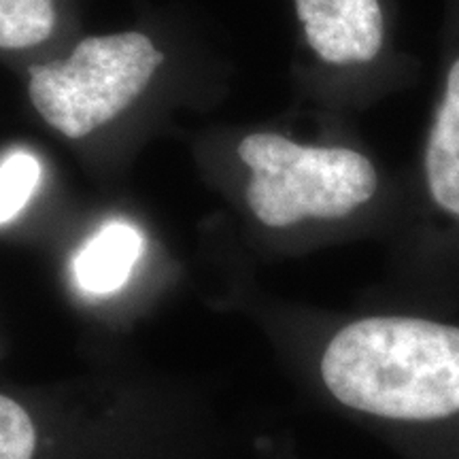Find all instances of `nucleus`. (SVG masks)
I'll return each instance as SVG.
<instances>
[{
	"mask_svg": "<svg viewBox=\"0 0 459 459\" xmlns=\"http://www.w3.org/2000/svg\"><path fill=\"white\" fill-rule=\"evenodd\" d=\"M238 158L251 172L249 211L273 232L377 217L395 230L404 213L406 181L389 179L359 147L255 132L240 141Z\"/></svg>",
	"mask_w": 459,
	"mask_h": 459,
	"instance_id": "7ed1b4c3",
	"label": "nucleus"
},
{
	"mask_svg": "<svg viewBox=\"0 0 459 459\" xmlns=\"http://www.w3.org/2000/svg\"><path fill=\"white\" fill-rule=\"evenodd\" d=\"M394 238L387 308L459 317V0H445L432 111Z\"/></svg>",
	"mask_w": 459,
	"mask_h": 459,
	"instance_id": "f03ea898",
	"label": "nucleus"
},
{
	"mask_svg": "<svg viewBox=\"0 0 459 459\" xmlns=\"http://www.w3.org/2000/svg\"><path fill=\"white\" fill-rule=\"evenodd\" d=\"M143 247H145L143 234L132 223H107L74 257V281L85 294H115L130 281Z\"/></svg>",
	"mask_w": 459,
	"mask_h": 459,
	"instance_id": "423d86ee",
	"label": "nucleus"
},
{
	"mask_svg": "<svg viewBox=\"0 0 459 459\" xmlns=\"http://www.w3.org/2000/svg\"><path fill=\"white\" fill-rule=\"evenodd\" d=\"M41 162L30 152H13L0 160V226L13 221L41 181Z\"/></svg>",
	"mask_w": 459,
	"mask_h": 459,
	"instance_id": "6e6552de",
	"label": "nucleus"
},
{
	"mask_svg": "<svg viewBox=\"0 0 459 459\" xmlns=\"http://www.w3.org/2000/svg\"><path fill=\"white\" fill-rule=\"evenodd\" d=\"M317 387L404 459H459V319L385 308L315 334Z\"/></svg>",
	"mask_w": 459,
	"mask_h": 459,
	"instance_id": "f257e3e1",
	"label": "nucleus"
},
{
	"mask_svg": "<svg viewBox=\"0 0 459 459\" xmlns=\"http://www.w3.org/2000/svg\"><path fill=\"white\" fill-rule=\"evenodd\" d=\"M54 0H0V49H28L56 28Z\"/></svg>",
	"mask_w": 459,
	"mask_h": 459,
	"instance_id": "0eeeda50",
	"label": "nucleus"
},
{
	"mask_svg": "<svg viewBox=\"0 0 459 459\" xmlns=\"http://www.w3.org/2000/svg\"><path fill=\"white\" fill-rule=\"evenodd\" d=\"M37 428L22 404L0 394V459H32Z\"/></svg>",
	"mask_w": 459,
	"mask_h": 459,
	"instance_id": "1a4fd4ad",
	"label": "nucleus"
},
{
	"mask_svg": "<svg viewBox=\"0 0 459 459\" xmlns=\"http://www.w3.org/2000/svg\"><path fill=\"white\" fill-rule=\"evenodd\" d=\"M304 45L332 73L378 74L406 85L417 62L394 45L385 0H294Z\"/></svg>",
	"mask_w": 459,
	"mask_h": 459,
	"instance_id": "39448f33",
	"label": "nucleus"
},
{
	"mask_svg": "<svg viewBox=\"0 0 459 459\" xmlns=\"http://www.w3.org/2000/svg\"><path fill=\"white\" fill-rule=\"evenodd\" d=\"M162 62L143 32L90 37L66 60L30 68L28 96L51 128L83 139L139 99Z\"/></svg>",
	"mask_w": 459,
	"mask_h": 459,
	"instance_id": "20e7f679",
	"label": "nucleus"
}]
</instances>
